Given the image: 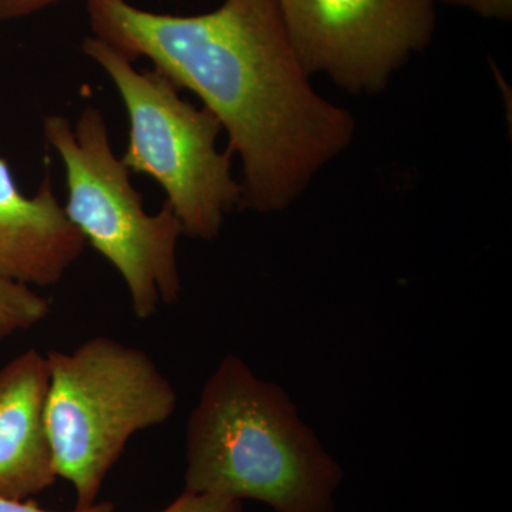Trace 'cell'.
<instances>
[{
  "instance_id": "277c9868",
  "label": "cell",
  "mask_w": 512,
  "mask_h": 512,
  "mask_svg": "<svg viewBox=\"0 0 512 512\" xmlns=\"http://www.w3.org/2000/svg\"><path fill=\"white\" fill-rule=\"evenodd\" d=\"M43 136L64 165V214L119 272L137 318L150 319L160 303L177 302L180 221L167 201L157 214L144 210L130 171L114 156L101 111L87 106L74 127L66 117L50 114L43 119Z\"/></svg>"
},
{
  "instance_id": "52a82bcc",
  "label": "cell",
  "mask_w": 512,
  "mask_h": 512,
  "mask_svg": "<svg viewBox=\"0 0 512 512\" xmlns=\"http://www.w3.org/2000/svg\"><path fill=\"white\" fill-rule=\"evenodd\" d=\"M86 247L57 201L50 173L28 197L0 157V279L30 288L59 284Z\"/></svg>"
},
{
  "instance_id": "9c48e42d",
  "label": "cell",
  "mask_w": 512,
  "mask_h": 512,
  "mask_svg": "<svg viewBox=\"0 0 512 512\" xmlns=\"http://www.w3.org/2000/svg\"><path fill=\"white\" fill-rule=\"evenodd\" d=\"M50 303L28 285L0 279V343L43 322Z\"/></svg>"
},
{
  "instance_id": "7c38bea8",
  "label": "cell",
  "mask_w": 512,
  "mask_h": 512,
  "mask_svg": "<svg viewBox=\"0 0 512 512\" xmlns=\"http://www.w3.org/2000/svg\"><path fill=\"white\" fill-rule=\"evenodd\" d=\"M0 512H60L45 510L30 500H13L0 495ZM63 512H114V504L110 501L104 503H96L86 508H74L73 511Z\"/></svg>"
},
{
  "instance_id": "ba28073f",
  "label": "cell",
  "mask_w": 512,
  "mask_h": 512,
  "mask_svg": "<svg viewBox=\"0 0 512 512\" xmlns=\"http://www.w3.org/2000/svg\"><path fill=\"white\" fill-rule=\"evenodd\" d=\"M46 355L29 349L0 369V495L29 500L56 483Z\"/></svg>"
},
{
  "instance_id": "6da1fadb",
  "label": "cell",
  "mask_w": 512,
  "mask_h": 512,
  "mask_svg": "<svg viewBox=\"0 0 512 512\" xmlns=\"http://www.w3.org/2000/svg\"><path fill=\"white\" fill-rule=\"evenodd\" d=\"M87 13L97 39L131 63L146 57L217 117L241 160V208L291 207L355 137L352 114L313 89L278 0H224L194 16L87 0Z\"/></svg>"
},
{
  "instance_id": "8992f818",
  "label": "cell",
  "mask_w": 512,
  "mask_h": 512,
  "mask_svg": "<svg viewBox=\"0 0 512 512\" xmlns=\"http://www.w3.org/2000/svg\"><path fill=\"white\" fill-rule=\"evenodd\" d=\"M278 2L306 73L326 74L352 94L383 92L436 29V0Z\"/></svg>"
},
{
  "instance_id": "7a4b0ae2",
  "label": "cell",
  "mask_w": 512,
  "mask_h": 512,
  "mask_svg": "<svg viewBox=\"0 0 512 512\" xmlns=\"http://www.w3.org/2000/svg\"><path fill=\"white\" fill-rule=\"evenodd\" d=\"M343 470L278 384L235 355L202 387L185 429L184 491L274 512H336Z\"/></svg>"
},
{
  "instance_id": "8fae6325",
  "label": "cell",
  "mask_w": 512,
  "mask_h": 512,
  "mask_svg": "<svg viewBox=\"0 0 512 512\" xmlns=\"http://www.w3.org/2000/svg\"><path fill=\"white\" fill-rule=\"evenodd\" d=\"M446 5L460 6L471 10L484 19L510 20L512 0H436Z\"/></svg>"
},
{
  "instance_id": "3957f363",
  "label": "cell",
  "mask_w": 512,
  "mask_h": 512,
  "mask_svg": "<svg viewBox=\"0 0 512 512\" xmlns=\"http://www.w3.org/2000/svg\"><path fill=\"white\" fill-rule=\"evenodd\" d=\"M46 421L57 477L73 485L76 508L97 503L134 434L161 426L177 392L144 350L94 336L73 352L50 350Z\"/></svg>"
},
{
  "instance_id": "4fadbf2b",
  "label": "cell",
  "mask_w": 512,
  "mask_h": 512,
  "mask_svg": "<svg viewBox=\"0 0 512 512\" xmlns=\"http://www.w3.org/2000/svg\"><path fill=\"white\" fill-rule=\"evenodd\" d=\"M59 0H0V22L23 18Z\"/></svg>"
},
{
  "instance_id": "30bf717a",
  "label": "cell",
  "mask_w": 512,
  "mask_h": 512,
  "mask_svg": "<svg viewBox=\"0 0 512 512\" xmlns=\"http://www.w3.org/2000/svg\"><path fill=\"white\" fill-rule=\"evenodd\" d=\"M244 505L234 498L218 494L188 493L180 497L160 512H242Z\"/></svg>"
},
{
  "instance_id": "5b68a950",
  "label": "cell",
  "mask_w": 512,
  "mask_h": 512,
  "mask_svg": "<svg viewBox=\"0 0 512 512\" xmlns=\"http://www.w3.org/2000/svg\"><path fill=\"white\" fill-rule=\"evenodd\" d=\"M82 49L107 73L126 107L130 130L121 161L127 170L148 175L163 188L183 235L217 239L225 217L241 202L232 154L217 148L220 121L184 100L167 76L157 70L137 72L96 36L86 37Z\"/></svg>"
}]
</instances>
